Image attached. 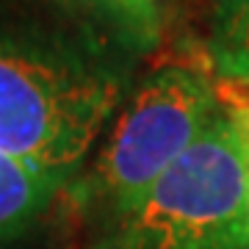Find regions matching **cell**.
<instances>
[{
    "instance_id": "1",
    "label": "cell",
    "mask_w": 249,
    "mask_h": 249,
    "mask_svg": "<svg viewBox=\"0 0 249 249\" xmlns=\"http://www.w3.org/2000/svg\"><path fill=\"white\" fill-rule=\"evenodd\" d=\"M91 249H249V106H219L199 139Z\"/></svg>"
},
{
    "instance_id": "2",
    "label": "cell",
    "mask_w": 249,
    "mask_h": 249,
    "mask_svg": "<svg viewBox=\"0 0 249 249\" xmlns=\"http://www.w3.org/2000/svg\"><path fill=\"white\" fill-rule=\"evenodd\" d=\"M122 83L70 47L0 34V150L72 186L119 108Z\"/></svg>"
},
{
    "instance_id": "3",
    "label": "cell",
    "mask_w": 249,
    "mask_h": 249,
    "mask_svg": "<svg viewBox=\"0 0 249 249\" xmlns=\"http://www.w3.org/2000/svg\"><path fill=\"white\" fill-rule=\"evenodd\" d=\"M222 100L194 64H163L139 83L97 160L72 183V199L97 224L124 213L199 139Z\"/></svg>"
},
{
    "instance_id": "4",
    "label": "cell",
    "mask_w": 249,
    "mask_h": 249,
    "mask_svg": "<svg viewBox=\"0 0 249 249\" xmlns=\"http://www.w3.org/2000/svg\"><path fill=\"white\" fill-rule=\"evenodd\" d=\"M61 183L0 150V247L22 238L50 208Z\"/></svg>"
},
{
    "instance_id": "5",
    "label": "cell",
    "mask_w": 249,
    "mask_h": 249,
    "mask_svg": "<svg viewBox=\"0 0 249 249\" xmlns=\"http://www.w3.org/2000/svg\"><path fill=\"white\" fill-rule=\"evenodd\" d=\"M208 58L227 80H249V0H216Z\"/></svg>"
},
{
    "instance_id": "6",
    "label": "cell",
    "mask_w": 249,
    "mask_h": 249,
    "mask_svg": "<svg viewBox=\"0 0 249 249\" xmlns=\"http://www.w3.org/2000/svg\"><path fill=\"white\" fill-rule=\"evenodd\" d=\"M130 28L144 39H152L160 28V0H111Z\"/></svg>"
}]
</instances>
